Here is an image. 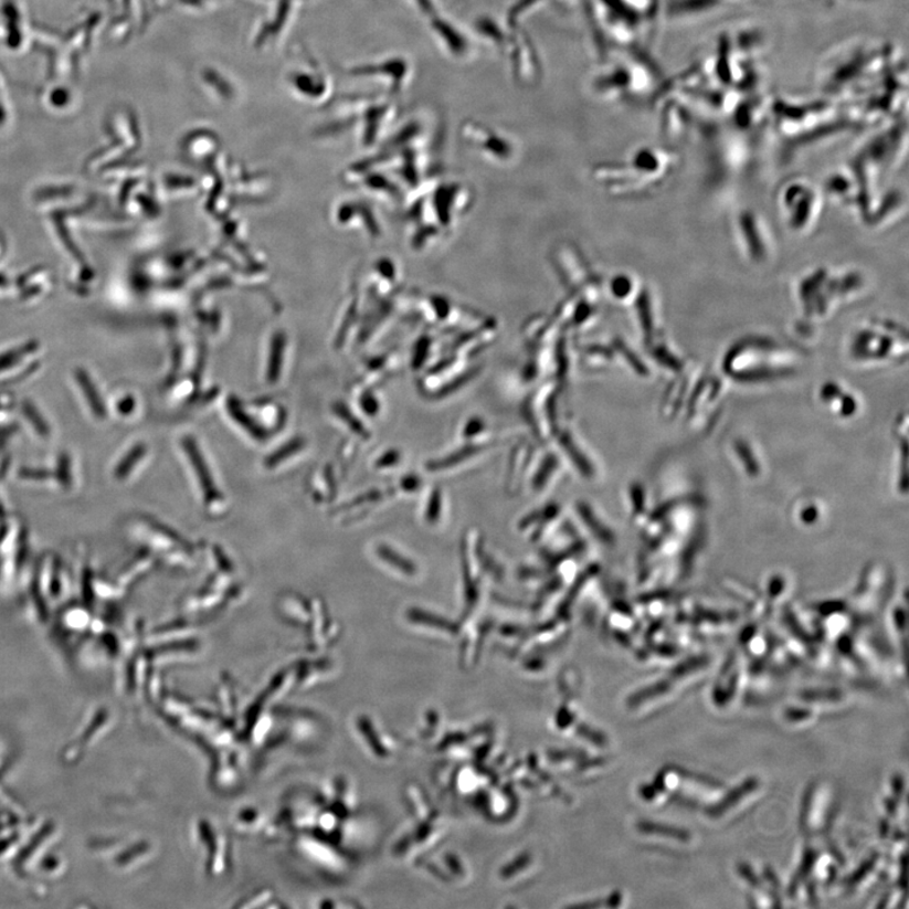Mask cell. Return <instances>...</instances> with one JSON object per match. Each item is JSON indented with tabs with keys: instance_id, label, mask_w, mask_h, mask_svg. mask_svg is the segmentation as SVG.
<instances>
[{
	"instance_id": "obj_1",
	"label": "cell",
	"mask_w": 909,
	"mask_h": 909,
	"mask_svg": "<svg viewBox=\"0 0 909 909\" xmlns=\"http://www.w3.org/2000/svg\"><path fill=\"white\" fill-rule=\"evenodd\" d=\"M183 447L187 450V454L190 458V462L195 469L199 482L201 484L202 490L205 493V498L208 501H214L219 497V493L215 489L214 482L211 480V476L205 464L204 457L201 456L199 448L195 444V441L191 438H187L183 441Z\"/></svg>"
},
{
	"instance_id": "obj_2",
	"label": "cell",
	"mask_w": 909,
	"mask_h": 909,
	"mask_svg": "<svg viewBox=\"0 0 909 909\" xmlns=\"http://www.w3.org/2000/svg\"><path fill=\"white\" fill-rule=\"evenodd\" d=\"M147 454L145 444H137L128 450L125 456L118 462L116 469H114V478L119 482H125L130 478V474L136 471V467Z\"/></svg>"
},
{
	"instance_id": "obj_3",
	"label": "cell",
	"mask_w": 909,
	"mask_h": 909,
	"mask_svg": "<svg viewBox=\"0 0 909 909\" xmlns=\"http://www.w3.org/2000/svg\"><path fill=\"white\" fill-rule=\"evenodd\" d=\"M303 447H304V441L302 438H296L294 441H290V443H288L286 446L281 447L277 453H275L271 457H268L266 464H267L268 467H275L279 463H282L284 461H287V458L289 456H293L294 454L299 452V450H302Z\"/></svg>"
},
{
	"instance_id": "obj_4",
	"label": "cell",
	"mask_w": 909,
	"mask_h": 909,
	"mask_svg": "<svg viewBox=\"0 0 909 909\" xmlns=\"http://www.w3.org/2000/svg\"><path fill=\"white\" fill-rule=\"evenodd\" d=\"M379 558L384 560L385 562L392 564L393 568L400 570L405 573H412L414 571L412 563L405 559H402L401 556L388 547L383 546L381 549L378 550Z\"/></svg>"
},
{
	"instance_id": "obj_5",
	"label": "cell",
	"mask_w": 909,
	"mask_h": 909,
	"mask_svg": "<svg viewBox=\"0 0 909 909\" xmlns=\"http://www.w3.org/2000/svg\"><path fill=\"white\" fill-rule=\"evenodd\" d=\"M25 417H28L29 422L33 426V430L38 432L41 438H50V429L46 425L45 421L42 417L38 416V412L29 408L25 410Z\"/></svg>"
},
{
	"instance_id": "obj_6",
	"label": "cell",
	"mask_w": 909,
	"mask_h": 909,
	"mask_svg": "<svg viewBox=\"0 0 909 909\" xmlns=\"http://www.w3.org/2000/svg\"><path fill=\"white\" fill-rule=\"evenodd\" d=\"M395 458H397V454L387 455L383 458H381V461L378 462V465L379 466H388V465H390L391 462H395Z\"/></svg>"
}]
</instances>
